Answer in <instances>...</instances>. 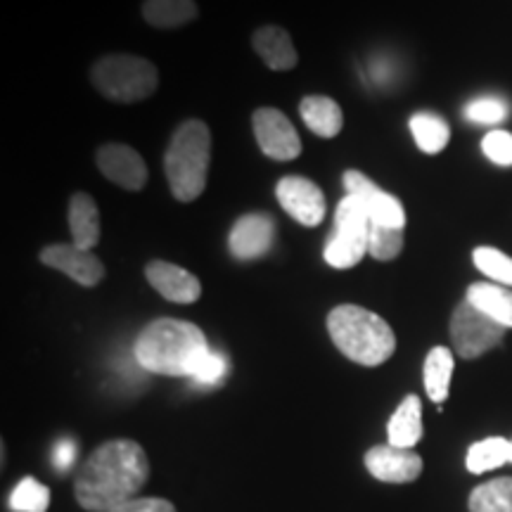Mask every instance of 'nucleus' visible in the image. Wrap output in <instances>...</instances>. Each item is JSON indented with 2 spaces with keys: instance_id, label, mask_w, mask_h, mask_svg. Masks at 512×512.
<instances>
[{
  "instance_id": "nucleus-32",
  "label": "nucleus",
  "mask_w": 512,
  "mask_h": 512,
  "mask_svg": "<svg viewBox=\"0 0 512 512\" xmlns=\"http://www.w3.org/2000/svg\"><path fill=\"white\" fill-rule=\"evenodd\" d=\"M110 512H176V508L164 498H133Z\"/></svg>"
},
{
  "instance_id": "nucleus-14",
  "label": "nucleus",
  "mask_w": 512,
  "mask_h": 512,
  "mask_svg": "<svg viewBox=\"0 0 512 512\" xmlns=\"http://www.w3.org/2000/svg\"><path fill=\"white\" fill-rule=\"evenodd\" d=\"M145 278L164 299L174 304H192L202 297L200 278L169 261H150L145 266Z\"/></svg>"
},
{
  "instance_id": "nucleus-22",
  "label": "nucleus",
  "mask_w": 512,
  "mask_h": 512,
  "mask_svg": "<svg viewBox=\"0 0 512 512\" xmlns=\"http://www.w3.org/2000/svg\"><path fill=\"white\" fill-rule=\"evenodd\" d=\"M200 10L195 0H145L143 17L155 29H178L195 22Z\"/></svg>"
},
{
  "instance_id": "nucleus-23",
  "label": "nucleus",
  "mask_w": 512,
  "mask_h": 512,
  "mask_svg": "<svg viewBox=\"0 0 512 512\" xmlns=\"http://www.w3.org/2000/svg\"><path fill=\"white\" fill-rule=\"evenodd\" d=\"M411 133L415 138V145L420 147L427 155H437V152L444 150L451 140V128L441 117L432 112H418L411 117Z\"/></svg>"
},
{
  "instance_id": "nucleus-18",
  "label": "nucleus",
  "mask_w": 512,
  "mask_h": 512,
  "mask_svg": "<svg viewBox=\"0 0 512 512\" xmlns=\"http://www.w3.org/2000/svg\"><path fill=\"white\" fill-rule=\"evenodd\" d=\"M299 114H302L304 124L320 138H335L344 126L342 107L328 95H306L299 102Z\"/></svg>"
},
{
  "instance_id": "nucleus-5",
  "label": "nucleus",
  "mask_w": 512,
  "mask_h": 512,
  "mask_svg": "<svg viewBox=\"0 0 512 512\" xmlns=\"http://www.w3.org/2000/svg\"><path fill=\"white\" fill-rule=\"evenodd\" d=\"M91 81L98 93L114 102H140L159 88L157 67L145 57L107 55L93 64Z\"/></svg>"
},
{
  "instance_id": "nucleus-31",
  "label": "nucleus",
  "mask_w": 512,
  "mask_h": 512,
  "mask_svg": "<svg viewBox=\"0 0 512 512\" xmlns=\"http://www.w3.org/2000/svg\"><path fill=\"white\" fill-rule=\"evenodd\" d=\"M228 373V361L223 354H216V351H209L207 356L202 358V363L197 366L195 373H192L190 380L197 384H219Z\"/></svg>"
},
{
  "instance_id": "nucleus-30",
  "label": "nucleus",
  "mask_w": 512,
  "mask_h": 512,
  "mask_svg": "<svg viewBox=\"0 0 512 512\" xmlns=\"http://www.w3.org/2000/svg\"><path fill=\"white\" fill-rule=\"evenodd\" d=\"M482 152L496 166H512V133L501 128L489 131L482 138Z\"/></svg>"
},
{
  "instance_id": "nucleus-16",
  "label": "nucleus",
  "mask_w": 512,
  "mask_h": 512,
  "mask_svg": "<svg viewBox=\"0 0 512 512\" xmlns=\"http://www.w3.org/2000/svg\"><path fill=\"white\" fill-rule=\"evenodd\" d=\"M252 48L273 72H287L299 62L290 34L278 24H266V27L256 29L252 34Z\"/></svg>"
},
{
  "instance_id": "nucleus-21",
  "label": "nucleus",
  "mask_w": 512,
  "mask_h": 512,
  "mask_svg": "<svg viewBox=\"0 0 512 512\" xmlns=\"http://www.w3.org/2000/svg\"><path fill=\"white\" fill-rule=\"evenodd\" d=\"M456 368V358L453 351L446 347H434L425 358V368H422V382H425V392L434 403H444L451 392V377Z\"/></svg>"
},
{
  "instance_id": "nucleus-24",
  "label": "nucleus",
  "mask_w": 512,
  "mask_h": 512,
  "mask_svg": "<svg viewBox=\"0 0 512 512\" xmlns=\"http://www.w3.org/2000/svg\"><path fill=\"white\" fill-rule=\"evenodd\" d=\"M505 463H510V441L503 437L482 439L467 448L465 465L472 475H484V472L496 470Z\"/></svg>"
},
{
  "instance_id": "nucleus-15",
  "label": "nucleus",
  "mask_w": 512,
  "mask_h": 512,
  "mask_svg": "<svg viewBox=\"0 0 512 512\" xmlns=\"http://www.w3.org/2000/svg\"><path fill=\"white\" fill-rule=\"evenodd\" d=\"M273 235H275V226L271 221V216L266 214H247L240 216L235 221L233 230H230L228 238V247L230 254L235 259H256V256L266 254L273 245Z\"/></svg>"
},
{
  "instance_id": "nucleus-17",
  "label": "nucleus",
  "mask_w": 512,
  "mask_h": 512,
  "mask_svg": "<svg viewBox=\"0 0 512 512\" xmlns=\"http://www.w3.org/2000/svg\"><path fill=\"white\" fill-rule=\"evenodd\" d=\"M69 230L81 249H93L100 242V211L88 192H76L69 200Z\"/></svg>"
},
{
  "instance_id": "nucleus-25",
  "label": "nucleus",
  "mask_w": 512,
  "mask_h": 512,
  "mask_svg": "<svg viewBox=\"0 0 512 512\" xmlns=\"http://www.w3.org/2000/svg\"><path fill=\"white\" fill-rule=\"evenodd\" d=\"M470 512H512V477L479 484L467 501Z\"/></svg>"
},
{
  "instance_id": "nucleus-33",
  "label": "nucleus",
  "mask_w": 512,
  "mask_h": 512,
  "mask_svg": "<svg viewBox=\"0 0 512 512\" xmlns=\"http://www.w3.org/2000/svg\"><path fill=\"white\" fill-rule=\"evenodd\" d=\"M74 458H76L74 441L72 439H60V441H57L55 448H53V465H55V470L60 472V475H64V472H67L69 467H72Z\"/></svg>"
},
{
  "instance_id": "nucleus-3",
  "label": "nucleus",
  "mask_w": 512,
  "mask_h": 512,
  "mask_svg": "<svg viewBox=\"0 0 512 512\" xmlns=\"http://www.w3.org/2000/svg\"><path fill=\"white\" fill-rule=\"evenodd\" d=\"M328 332L335 347L358 366H382L396 351L392 325L356 304H342L328 313Z\"/></svg>"
},
{
  "instance_id": "nucleus-9",
  "label": "nucleus",
  "mask_w": 512,
  "mask_h": 512,
  "mask_svg": "<svg viewBox=\"0 0 512 512\" xmlns=\"http://www.w3.org/2000/svg\"><path fill=\"white\" fill-rule=\"evenodd\" d=\"M342 181H344V188H347V195H354L356 200L366 207L375 226H387V228H399V230L406 228V211H403V204L396 200L394 195H389V192L377 188L366 174H361V171L356 169H349L344 171Z\"/></svg>"
},
{
  "instance_id": "nucleus-28",
  "label": "nucleus",
  "mask_w": 512,
  "mask_h": 512,
  "mask_svg": "<svg viewBox=\"0 0 512 512\" xmlns=\"http://www.w3.org/2000/svg\"><path fill=\"white\" fill-rule=\"evenodd\" d=\"M510 107L508 102L496 98V95H484V98H477L472 102H467L465 107V119L472 121V124H501L508 117Z\"/></svg>"
},
{
  "instance_id": "nucleus-11",
  "label": "nucleus",
  "mask_w": 512,
  "mask_h": 512,
  "mask_svg": "<svg viewBox=\"0 0 512 512\" xmlns=\"http://www.w3.org/2000/svg\"><path fill=\"white\" fill-rule=\"evenodd\" d=\"M98 162L100 174L110 178L112 183H117L124 190H143L147 183V164L145 159L133 150L131 145L124 143H107L98 150Z\"/></svg>"
},
{
  "instance_id": "nucleus-8",
  "label": "nucleus",
  "mask_w": 512,
  "mask_h": 512,
  "mask_svg": "<svg viewBox=\"0 0 512 512\" xmlns=\"http://www.w3.org/2000/svg\"><path fill=\"white\" fill-rule=\"evenodd\" d=\"M252 128L261 152L275 162H290L302 155V138L297 128L275 107H259L252 114Z\"/></svg>"
},
{
  "instance_id": "nucleus-29",
  "label": "nucleus",
  "mask_w": 512,
  "mask_h": 512,
  "mask_svg": "<svg viewBox=\"0 0 512 512\" xmlns=\"http://www.w3.org/2000/svg\"><path fill=\"white\" fill-rule=\"evenodd\" d=\"M403 249V230L399 228H387V226H375L370 230V245L368 252L377 261H394Z\"/></svg>"
},
{
  "instance_id": "nucleus-2",
  "label": "nucleus",
  "mask_w": 512,
  "mask_h": 512,
  "mask_svg": "<svg viewBox=\"0 0 512 512\" xmlns=\"http://www.w3.org/2000/svg\"><path fill=\"white\" fill-rule=\"evenodd\" d=\"M209 351L204 332L178 318L152 320L133 347L140 368L166 377H192Z\"/></svg>"
},
{
  "instance_id": "nucleus-7",
  "label": "nucleus",
  "mask_w": 512,
  "mask_h": 512,
  "mask_svg": "<svg viewBox=\"0 0 512 512\" xmlns=\"http://www.w3.org/2000/svg\"><path fill=\"white\" fill-rule=\"evenodd\" d=\"M505 328L498 325L494 318H489L486 313L477 309L475 304H470L463 299L456 306L451 316V339L453 349L460 358L465 361H475L486 351H491L503 342Z\"/></svg>"
},
{
  "instance_id": "nucleus-19",
  "label": "nucleus",
  "mask_w": 512,
  "mask_h": 512,
  "mask_svg": "<svg viewBox=\"0 0 512 512\" xmlns=\"http://www.w3.org/2000/svg\"><path fill=\"white\" fill-rule=\"evenodd\" d=\"M389 444L396 448H413L422 439V403L420 396L408 394L396 408L387 425Z\"/></svg>"
},
{
  "instance_id": "nucleus-13",
  "label": "nucleus",
  "mask_w": 512,
  "mask_h": 512,
  "mask_svg": "<svg viewBox=\"0 0 512 512\" xmlns=\"http://www.w3.org/2000/svg\"><path fill=\"white\" fill-rule=\"evenodd\" d=\"M366 467L375 479L387 484L415 482L422 472V458L413 448H396L392 444L373 446L366 453Z\"/></svg>"
},
{
  "instance_id": "nucleus-4",
  "label": "nucleus",
  "mask_w": 512,
  "mask_h": 512,
  "mask_svg": "<svg viewBox=\"0 0 512 512\" xmlns=\"http://www.w3.org/2000/svg\"><path fill=\"white\" fill-rule=\"evenodd\" d=\"M211 162V133L200 119H188L176 128L164 155V171L178 202H195L207 188Z\"/></svg>"
},
{
  "instance_id": "nucleus-6",
  "label": "nucleus",
  "mask_w": 512,
  "mask_h": 512,
  "mask_svg": "<svg viewBox=\"0 0 512 512\" xmlns=\"http://www.w3.org/2000/svg\"><path fill=\"white\" fill-rule=\"evenodd\" d=\"M370 230H373V219L366 207L354 195L344 197L337 207L335 235H330L328 245H325V261L332 268L361 264L370 245Z\"/></svg>"
},
{
  "instance_id": "nucleus-1",
  "label": "nucleus",
  "mask_w": 512,
  "mask_h": 512,
  "mask_svg": "<svg viewBox=\"0 0 512 512\" xmlns=\"http://www.w3.org/2000/svg\"><path fill=\"white\" fill-rule=\"evenodd\" d=\"M150 477L145 448L133 439H114L95 448L74 482V496L83 510L110 512L143 491Z\"/></svg>"
},
{
  "instance_id": "nucleus-34",
  "label": "nucleus",
  "mask_w": 512,
  "mask_h": 512,
  "mask_svg": "<svg viewBox=\"0 0 512 512\" xmlns=\"http://www.w3.org/2000/svg\"><path fill=\"white\" fill-rule=\"evenodd\" d=\"M510 463H512V441H510Z\"/></svg>"
},
{
  "instance_id": "nucleus-10",
  "label": "nucleus",
  "mask_w": 512,
  "mask_h": 512,
  "mask_svg": "<svg viewBox=\"0 0 512 512\" xmlns=\"http://www.w3.org/2000/svg\"><path fill=\"white\" fill-rule=\"evenodd\" d=\"M280 207L292 216L294 221L306 228L320 226L325 219V195L316 183L304 176H285L275 185Z\"/></svg>"
},
{
  "instance_id": "nucleus-27",
  "label": "nucleus",
  "mask_w": 512,
  "mask_h": 512,
  "mask_svg": "<svg viewBox=\"0 0 512 512\" xmlns=\"http://www.w3.org/2000/svg\"><path fill=\"white\" fill-rule=\"evenodd\" d=\"M50 505V491L48 486L36 482L34 477H24L22 482L15 486L10 496V510L12 512H46Z\"/></svg>"
},
{
  "instance_id": "nucleus-20",
  "label": "nucleus",
  "mask_w": 512,
  "mask_h": 512,
  "mask_svg": "<svg viewBox=\"0 0 512 512\" xmlns=\"http://www.w3.org/2000/svg\"><path fill=\"white\" fill-rule=\"evenodd\" d=\"M465 299L479 311L494 318L505 330L512 328V290L496 283H472L467 287Z\"/></svg>"
},
{
  "instance_id": "nucleus-12",
  "label": "nucleus",
  "mask_w": 512,
  "mask_h": 512,
  "mask_svg": "<svg viewBox=\"0 0 512 512\" xmlns=\"http://www.w3.org/2000/svg\"><path fill=\"white\" fill-rule=\"evenodd\" d=\"M41 264L55 268L83 287H95L105 278V266L91 249L72 245H48L41 252Z\"/></svg>"
},
{
  "instance_id": "nucleus-26",
  "label": "nucleus",
  "mask_w": 512,
  "mask_h": 512,
  "mask_svg": "<svg viewBox=\"0 0 512 512\" xmlns=\"http://www.w3.org/2000/svg\"><path fill=\"white\" fill-rule=\"evenodd\" d=\"M472 261H475L477 271L494 280L496 285L512 287V256H508L496 247H477L472 252Z\"/></svg>"
}]
</instances>
